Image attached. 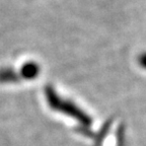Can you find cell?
I'll return each mask as SVG.
<instances>
[{"mask_svg": "<svg viewBox=\"0 0 146 146\" xmlns=\"http://www.w3.org/2000/svg\"><path fill=\"white\" fill-rule=\"evenodd\" d=\"M139 64L142 68L146 69V53H143L139 57Z\"/></svg>", "mask_w": 146, "mask_h": 146, "instance_id": "obj_1", "label": "cell"}]
</instances>
